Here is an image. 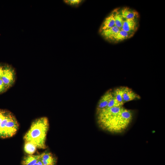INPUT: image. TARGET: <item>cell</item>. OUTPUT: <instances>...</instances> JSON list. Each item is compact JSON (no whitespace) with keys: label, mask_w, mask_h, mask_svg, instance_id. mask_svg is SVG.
I'll list each match as a JSON object with an SVG mask.
<instances>
[{"label":"cell","mask_w":165,"mask_h":165,"mask_svg":"<svg viewBox=\"0 0 165 165\" xmlns=\"http://www.w3.org/2000/svg\"><path fill=\"white\" fill-rule=\"evenodd\" d=\"M99 127L110 132L118 133L126 130L131 123L133 114L123 106L105 107L96 111Z\"/></svg>","instance_id":"6da1fadb"},{"label":"cell","mask_w":165,"mask_h":165,"mask_svg":"<svg viewBox=\"0 0 165 165\" xmlns=\"http://www.w3.org/2000/svg\"><path fill=\"white\" fill-rule=\"evenodd\" d=\"M49 127L48 120L42 117L34 120L24 137L25 142H29L37 148L45 149L46 136Z\"/></svg>","instance_id":"7a4b0ae2"},{"label":"cell","mask_w":165,"mask_h":165,"mask_svg":"<svg viewBox=\"0 0 165 165\" xmlns=\"http://www.w3.org/2000/svg\"><path fill=\"white\" fill-rule=\"evenodd\" d=\"M19 124L13 114L7 111L0 122V138H5L13 136L18 129Z\"/></svg>","instance_id":"3957f363"},{"label":"cell","mask_w":165,"mask_h":165,"mask_svg":"<svg viewBox=\"0 0 165 165\" xmlns=\"http://www.w3.org/2000/svg\"><path fill=\"white\" fill-rule=\"evenodd\" d=\"M15 76L14 70L12 67L8 65H4L2 80L7 89L13 85Z\"/></svg>","instance_id":"277c9868"},{"label":"cell","mask_w":165,"mask_h":165,"mask_svg":"<svg viewBox=\"0 0 165 165\" xmlns=\"http://www.w3.org/2000/svg\"><path fill=\"white\" fill-rule=\"evenodd\" d=\"M140 98V96L131 89L127 87H123V100L124 104L125 102Z\"/></svg>","instance_id":"5b68a950"},{"label":"cell","mask_w":165,"mask_h":165,"mask_svg":"<svg viewBox=\"0 0 165 165\" xmlns=\"http://www.w3.org/2000/svg\"><path fill=\"white\" fill-rule=\"evenodd\" d=\"M113 96L112 91L110 90L106 92L101 98L97 104L96 111L106 107Z\"/></svg>","instance_id":"8992f818"},{"label":"cell","mask_w":165,"mask_h":165,"mask_svg":"<svg viewBox=\"0 0 165 165\" xmlns=\"http://www.w3.org/2000/svg\"><path fill=\"white\" fill-rule=\"evenodd\" d=\"M39 159L43 164L55 165L57 159L52 154L48 152H44L39 154Z\"/></svg>","instance_id":"52a82bcc"},{"label":"cell","mask_w":165,"mask_h":165,"mask_svg":"<svg viewBox=\"0 0 165 165\" xmlns=\"http://www.w3.org/2000/svg\"><path fill=\"white\" fill-rule=\"evenodd\" d=\"M137 24L136 18L124 20L121 29L131 34L135 30Z\"/></svg>","instance_id":"ba28073f"},{"label":"cell","mask_w":165,"mask_h":165,"mask_svg":"<svg viewBox=\"0 0 165 165\" xmlns=\"http://www.w3.org/2000/svg\"><path fill=\"white\" fill-rule=\"evenodd\" d=\"M120 30L116 26L103 30L100 32L101 35L108 40H112L114 38Z\"/></svg>","instance_id":"9c48e42d"},{"label":"cell","mask_w":165,"mask_h":165,"mask_svg":"<svg viewBox=\"0 0 165 165\" xmlns=\"http://www.w3.org/2000/svg\"><path fill=\"white\" fill-rule=\"evenodd\" d=\"M115 26L114 14L112 13L105 19L100 28V32L103 30L111 28Z\"/></svg>","instance_id":"30bf717a"},{"label":"cell","mask_w":165,"mask_h":165,"mask_svg":"<svg viewBox=\"0 0 165 165\" xmlns=\"http://www.w3.org/2000/svg\"><path fill=\"white\" fill-rule=\"evenodd\" d=\"M39 158V155H29L24 157L22 161L21 164L22 165H34L37 163Z\"/></svg>","instance_id":"8fae6325"},{"label":"cell","mask_w":165,"mask_h":165,"mask_svg":"<svg viewBox=\"0 0 165 165\" xmlns=\"http://www.w3.org/2000/svg\"><path fill=\"white\" fill-rule=\"evenodd\" d=\"M120 14L124 20L135 18L137 13L129 9L124 8L120 12Z\"/></svg>","instance_id":"7c38bea8"},{"label":"cell","mask_w":165,"mask_h":165,"mask_svg":"<svg viewBox=\"0 0 165 165\" xmlns=\"http://www.w3.org/2000/svg\"><path fill=\"white\" fill-rule=\"evenodd\" d=\"M115 21V26L120 30L122 29L124 19L122 16L120 12L116 11L113 12Z\"/></svg>","instance_id":"4fadbf2b"},{"label":"cell","mask_w":165,"mask_h":165,"mask_svg":"<svg viewBox=\"0 0 165 165\" xmlns=\"http://www.w3.org/2000/svg\"><path fill=\"white\" fill-rule=\"evenodd\" d=\"M130 35V34L121 29L115 35L112 40L116 41H123L128 38Z\"/></svg>","instance_id":"5bb4252c"},{"label":"cell","mask_w":165,"mask_h":165,"mask_svg":"<svg viewBox=\"0 0 165 165\" xmlns=\"http://www.w3.org/2000/svg\"><path fill=\"white\" fill-rule=\"evenodd\" d=\"M123 87L117 88L112 91L113 96L123 105L124 104L123 100Z\"/></svg>","instance_id":"9a60e30c"},{"label":"cell","mask_w":165,"mask_h":165,"mask_svg":"<svg viewBox=\"0 0 165 165\" xmlns=\"http://www.w3.org/2000/svg\"><path fill=\"white\" fill-rule=\"evenodd\" d=\"M36 147L29 142H25L24 149L25 152L29 155H33L36 151Z\"/></svg>","instance_id":"2e32d148"},{"label":"cell","mask_w":165,"mask_h":165,"mask_svg":"<svg viewBox=\"0 0 165 165\" xmlns=\"http://www.w3.org/2000/svg\"><path fill=\"white\" fill-rule=\"evenodd\" d=\"M121 106H123V105L120 103L116 99L113 95V96L112 98L110 100L107 105L106 107L110 108Z\"/></svg>","instance_id":"e0dca14e"},{"label":"cell","mask_w":165,"mask_h":165,"mask_svg":"<svg viewBox=\"0 0 165 165\" xmlns=\"http://www.w3.org/2000/svg\"><path fill=\"white\" fill-rule=\"evenodd\" d=\"M65 3L72 6H77L82 1L81 0H65L64 1Z\"/></svg>","instance_id":"ac0fdd59"},{"label":"cell","mask_w":165,"mask_h":165,"mask_svg":"<svg viewBox=\"0 0 165 165\" xmlns=\"http://www.w3.org/2000/svg\"><path fill=\"white\" fill-rule=\"evenodd\" d=\"M34 165H43V164L42 162L41 161L39 158V159L37 163H36Z\"/></svg>","instance_id":"d6986e66"}]
</instances>
